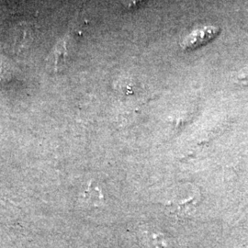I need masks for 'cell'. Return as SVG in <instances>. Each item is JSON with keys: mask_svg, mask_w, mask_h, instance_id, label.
Segmentation results:
<instances>
[{"mask_svg": "<svg viewBox=\"0 0 248 248\" xmlns=\"http://www.w3.org/2000/svg\"><path fill=\"white\" fill-rule=\"evenodd\" d=\"M66 51H67V39L64 38L62 41L57 43V45H55V47L53 48V52L49 57L50 64H52V66L57 68L60 62L64 61Z\"/></svg>", "mask_w": 248, "mask_h": 248, "instance_id": "cell-2", "label": "cell"}, {"mask_svg": "<svg viewBox=\"0 0 248 248\" xmlns=\"http://www.w3.org/2000/svg\"><path fill=\"white\" fill-rule=\"evenodd\" d=\"M220 29L216 27H204L196 30L192 33L187 35L181 44L183 50H194L202 45L208 44L219 34Z\"/></svg>", "mask_w": 248, "mask_h": 248, "instance_id": "cell-1", "label": "cell"}, {"mask_svg": "<svg viewBox=\"0 0 248 248\" xmlns=\"http://www.w3.org/2000/svg\"><path fill=\"white\" fill-rule=\"evenodd\" d=\"M142 0H124V5L127 7H133L139 3H141Z\"/></svg>", "mask_w": 248, "mask_h": 248, "instance_id": "cell-3", "label": "cell"}]
</instances>
